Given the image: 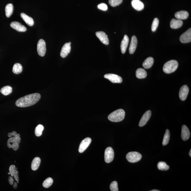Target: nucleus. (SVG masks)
<instances>
[{"mask_svg": "<svg viewBox=\"0 0 191 191\" xmlns=\"http://www.w3.org/2000/svg\"><path fill=\"white\" fill-rule=\"evenodd\" d=\"M41 160L39 157H36L33 160L31 164V168L33 171H36L40 166Z\"/></svg>", "mask_w": 191, "mask_h": 191, "instance_id": "obj_23", "label": "nucleus"}, {"mask_svg": "<svg viewBox=\"0 0 191 191\" xmlns=\"http://www.w3.org/2000/svg\"><path fill=\"white\" fill-rule=\"evenodd\" d=\"M189 92L188 87L187 85H184L181 87L179 92V97L180 100L184 101L187 97Z\"/></svg>", "mask_w": 191, "mask_h": 191, "instance_id": "obj_12", "label": "nucleus"}, {"mask_svg": "<svg viewBox=\"0 0 191 191\" xmlns=\"http://www.w3.org/2000/svg\"><path fill=\"white\" fill-rule=\"evenodd\" d=\"M183 25V22L182 20L179 19H172L170 22L171 27L173 29H178L181 27Z\"/></svg>", "mask_w": 191, "mask_h": 191, "instance_id": "obj_18", "label": "nucleus"}, {"mask_svg": "<svg viewBox=\"0 0 191 191\" xmlns=\"http://www.w3.org/2000/svg\"><path fill=\"white\" fill-rule=\"evenodd\" d=\"M180 40L183 43H188L191 41V29L189 28L182 34L180 37Z\"/></svg>", "mask_w": 191, "mask_h": 191, "instance_id": "obj_9", "label": "nucleus"}, {"mask_svg": "<svg viewBox=\"0 0 191 191\" xmlns=\"http://www.w3.org/2000/svg\"><path fill=\"white\" fill-rule=\"evenodd\" d=\"M21 16L24 21L29 26L31 27L34 25V20L31 17L23 13H21Z\"/></svg>", "mask_w": 191, "mask_h": 191, "instance_id": "obj_20", "label": "nucleus"}, {"mask_svg": "<svg viewBox=\"0 0 191 191\" xmlns=\"http://www.w3.org/2000/svg\"><path fill=\"white\" fill-rule=\"evenodd\" d=\"M11 148L13 149V150H15V151L17 150L19 148V144L13 143H12V144H11Z\"/></svg>", "mask_w": 191, "mask_h": 191, "instance_id": "obj_37", "label": "nucleus"}, {"mask_svg": "<svg viewBox=\"0 0 191 191\" xmlns=\"http://www.w3.org/2000/svg\"><path fill=\"white\" fill-rule=\"evenodd\" d=\"M40 97L41 96L38 93L30 94L18 99L16 102V105L19 107H28L37 103Z\"/></svg>", "mask_w": 191, "mask_h": 191, "instance_id": "obj_1", "label": "nucleus"}, {"mask_svg": "<svg viewBox=\"0 0 191 191\" xmlns=\"http://www.w3.org/2000/svg\"><path fill=\"white\" fill-rule=\"evenodd\" d=\"M44 129V127L42 125H38L36 128L35 130V134L36 136L37 137L41 136Z\"/></svg>", "mask_w": 191, "mask_h": 191, "instance_id": "obj_31", "label": "nucleus"}, {"mask_svg": "<svg viewBox=\"0 0 191 191\" xmlns=\"http://www.w3.org/2000/svg\"><path fill=\"white\" fill-rule=\"evenodd\" d=\"M91 142V139L89 137L85 138L82 141L80 144L79 151L80 153H83L89 146Z\"/></svg>", "mask_w": 191, "mask_h": 191, "instance_id": "obj_8", "label": "nucleus"}, {"mask_svg": "<svg viewBox=\"0 0 191 191\" xmlns=\"http://www.w3.org/2000/svg\"><path fill=\"white\" fill-rule=\"evenodd\" d=\"M8 174H10V172H8Z\"/></svg>", "mask_w": 191, "mask_h": 191, "instance_id": "obj_45", "label": "nucleus"}, {"mask_svg": "<svg viewBox=\"0 0 191 191\" xmlns=\"http://www.w3.org/2000/svg\"><path fill=\"white\" fill-rule=\"evenodd\" d=\"M189 156H190V157H191V149H190V152L189 153Z\"/></svg>", "mask_w": 191, "mask_h": 191, "instance_id": "obj_42", "label": "nucleus"}, {"mask_svg": "<svg viewBox=\"0 0 191 191\" xmlns=\"http://www.w3.org/2000/svg\"><path fill=\"white\" fill-rule=\"evenodd\" d=\"M129 42L128 37L127 35L124 36L121 44V50L122 53L124 54L125 53L127 50Z\"/></svg>", "mask_w": 191, "mask_h": 191, "instance_id": "obj_19", "label": "nucleus"}, {"mask_svg": "<svg viewBox=\"0 0 191 191\" xmlns=\"http://www.w3.org/2000/svg\"><path fill=\"white\" fill-rule=\"evenodd\" d=\"M53 183V180L52 178L50 177H49L44 181L43 183V186L46 188H49V187L52 185V183Z\"/></svg>", "mask_w": 191, "mask_h": 191, "instance_id": "obj_32", "label": "nucleus"}, {"mask_svg": "<svg viewBox=\"0 0 191 191\" xmlns=\"http://www.w3.org/2000/svg\"><path fill=\"white\" fill-rule=\"evenodd\" d=\"M98 7L100 10L106 11L108 9V6L105 3H101L98 5Z\"/></svg>", "mask_w": 191, "mask_h": 191, "instance_id": "obj_36", "label": "nucleus"}, {"mask_svg": "<svg viewBox=\"0 0 191 191\" xmlns=\"http://www.w3.org/2000/svg\"><path fill=\"white\" fill-rule=\"evenodd\" d=\"M104 77L114 83H121L123 82L122 78L118 75L113 74H108L105 75Z\"/></svg>", "mask_w": 191, "mask_h": 191, "instance_id": "obj_7", "label": "nucleus"}, {"mask_svg": "<svg viewBox=\"0 0 191 191\" xmlns=\"http://www.w3.org/2000/svg\"><path fill=\"white\" fill-rule=\"evenodd\" d=\"M37 50L38 53L40 56H44L46 52V42L41 39L39 40L37 44Z\"/></svg>", "mask_w": 191, "mask_h": 191, "instance_id": "obj_5", "label": "nucleus"}, {"mask_svg": "<svg viewBox=\"0 0 191 191\" xmlns=\"http://www.w3.org/2000/svg\"><path fill=\"white\" fill-rule=\"evenodd\" d=\"M190 136V132L188 128L185 125L182 126L181 137L183 141H186L189 139Z\"/></svg>", "mask_w": 191, "mask_h": 191, "instance_id": "obj_16", "label": "nucleus"}, {"mask_svg": "<svg viewBox=\"0 0 191 191\" xmlns=\"http://www.w3.org/2000/svg\"><path fill=\"white\" fill-rule=\"evenodd\" d=\"M96 34L97 37L103 44L107 45L109 44V39L106 33L103 31H99L96 32Z\"/></svg>", "mask_w": 191, "mask_h": 191, "instance_id": "obj_11", "label": "nucleus"}, {"mask_svg": "<svg viewBox=\"0 0 191 191\" xmlns=\"http://www.w3.org/2000/svg\"><path fill=\"white\" fill-rule=\"evenodd\" d=\"M154 60L152 57H149L146 59L143 64V66L144 68L149 69L153 65Z\"/></svg>", "mask_w": 191, "mask_h": 191, "instance_id": "obj_24", "label": "nucleus"}, {"mask_svg": "<svg viewBox=\"0 0 191 191\" xmlns=\"http://www.w3.org/2000/svg\"><path fill=\"white\" fill-rule=\"evenodd\" d=\"M138 40L136 36H132L131 42L130 47H129V52L132 54L134 53L137 46Z\"/></svg>", "mask_w": 191, "mask_h": 191, "instance_id": "obj_15", "label": "nucleus"}, {"mask_svg": "<svg viewBox=\"0 0 191 191\" xmlns=\"http://www.w3.org/2000/svg\"><path fill=\"white\" fill-rule=\"evenodd\" d=\"M159 20L157 18H155L151 25V30L153 31H155L158 26Z\"/></svg>", "mask_w": 191, "mask_h": 191, "instance_id": "obj_33", "label": "nucleus"}, {"mask_svg": "<svg viewBox=\"0 0 191 191\" xmlns=\"http://www.w3.org/2000/svg\"><path fill=\"white\" fill-rule=\"evenodd\" d=\"M110 189L112 191H118V183L116 181L113 182L110 186Z\"/></svg>", "mask_w": 191, "mask_h": 191, "instance_id": "obj_35", "label": "nucleus"}, {"mask_svg": "<svg viewBox=\"0 0 191 191\" xmlns=\"http://www.w3.org/2000/svg\"><path fill=\"white\" fill-rule=\"evenodd\" d=\"M22 67L20 64H15L13 66V73L15 74H19L21 73L22 71Z\"/></svg>", "mask_w": 191, "mask_h": 191, "instance_id": "obj_28", "label": "nucleus"}, {"mask_svg": "<svg viewBox=\"0 0 191 191\" xmlns=\"http://www.w3.org/2000/svg\"><path fill=\"white\" fill-rule=\"evenodd\" d=\"M71 50V46L68 43H66L62 48L60 55L62 58H65L70 53Z\"/></svg>", "mask_w": 191, "mask_h": 191, "instance_id": "obj_14", "label": "nucleus"}, {"mask_svg": "<svg viewBox=\"0 0 191 191\" xmlns=\"http://www.w3.org/2000/svg\"><path fill=\"white\" fill-rule=\"evenodd\" d=\"M19 183V182H18V181H17V183Z\"/></svg>", "mask_w": 191, "mask_h": 191, "instance_id": "obj_46", "label": "nucleus"}, {"mask_svg": "<svg viewBox=\"0 0 191 191\" xmlns=\"http://www.w3.org/2000/svg\"><path fill=\"white\" fill-rule=\"evenodd\" d=\"M114 151L111 147H108L105 150V160L107 163H110L113 161L114 158Z\"/></svg>", "mask_w": 191, "mask_h": 191, "instance_id": "obj_6", "label": "nucleus"}, {"mask_svg": "<svg viewBox=\"0 0 191 191\" xmlns=\"http://www.w3.org/2000/svg\"><path fill=\"white\" fill-rule=\"evenodd\" d=\"M136 77L139 79H143L147 76L146 71L142 68L138 69L136 70Z\"/></svg>", "mask_w": 191, "mask_h": 191, "instance_id": "obj_25", "label": "nucleus"}, {"mask_svg": "<svg viewBox=\"0 0 191 191\" xmlns=\"http://www.w3.org/2000/svg\"><path fill=\"white\" fill-rule=\"evenodd\" d=\"M178 66V62L175 60H171L165 63L163 70L165 73L170 74L175 72Z\"/></svg>", "mask_w": 191, "mask_h": 191, "instance_id": "obj_3", "label": "nucleus"}, {"mask_svg": "<svg viewBox=\"0 0 191 191\" xmlns=\"http://www.w3.org/2000/svg\"><path fill=\"white\" fill-rule=\"evenodd\" d=\"M151 115V113L150 111H147L145 113L139 121V126L140 127H142L147 124L149 120Z\"/></svg>", "mask_w": 191, "mask_h": 191, "instance_id": "obj_10", "label": "nucleus"}, {"mask_svg": "<svg viewBox=\"0 0 191 191\" xmlns=\"http://www.w3.org/2000/svg\"><path fill=\"white\" fill-rule=\"evenodd\" d=\"M189 16V13L186 11H180L177 12L175 14V17L180 20L187 19Z\"/></svg>", "mask_w": 191, "mask_h": 191, "instance_id": "obj_22", "label": "nucleus"}, {"mask_svg": "<svg viewBox=\"0 0 191 191\" xmlns=\"http://www.w3.org/2000/svg\"><path fill=\"white\" fill-rule=\"evenodd\" d=\"M12 90H13L11 86H7L1 88V92L3 95L7 96L11 94Z\"/></svg>", "mask_w": 191, "mask_h": 191, "instance_id": "obj_27", "label": "nucleus"}, {"mask_svg": "<svg viewBox=\"0 0 191 191\" xmlns=\"http://www.w3.org/2000/svg\"><path fill=\"white\" fill-rule=\"evenodd\" d=\"M8 180L9 182V183L10 185H12L13 184V183H14V180H13V179L11 176L9 177Z\"/></svg>", "mask_w": 191, "mask_h": 191, "instance_id": "obj_38", "label": "nucleus"}, {"mask_svg": "<svg viewBox=\"0 0 191 191\" xmlns=\"http://www.w3.org/2000/svg\"><path fill=\"white\" fill-rule=\"evenodd\" d=\"M11 134L12 136H15L16 134H17V132L15 131H13L11 132Z\"/></svg>", "mask_w": 191, "mask_h": 191, "instance_id": "obj_40", "label": "nucleus"}, {"mask_svg": "<svg viewBox=\"0 0 191 191\" xmlns=\"http://www.w3.org/2000/svg\"><path fill=\"white\" fill-rule=\"evenodd\" d=\"M142 157L141 154L136 151L130 152L128 153L126 156L128 161L131 163H135L139 161Z\"/></svg>", "mask_w": 191, "mask_h": 191, "instance_id": "obj_4", "label": "nucleus"}, {"mask_svg": "<svg viewBox=\"0 0 191 191\" xmlns=\"http://www.w3.org/2000/svg\"><path fill=\"white\" fill-rule=\"evenodd\" d=\"M68 43L69 44H70V45L71 44V43L70 42H69Z\"/></svg>", "mask_w": 191, "mask_h": 191, "instance_id": "obj_44", "label": "nucleus"}, {"mask_svg": "<svg viewBox=\"0 0 191 191\" xmlns=\"http://www.w3.org/2000/svg\"><path fill=\"white\" fill-rule=\"evenodd\" d=\"M8 136L9 137H11L12 136L11 133H9L8 134Z\"/></svg>", "mask_w": 191, "mask_h": 191, "instance_id": "obj_41", "label": "nucleus"}, {"mask_svg": "<svg viewBox=\"0 0 191 191\" xmlns=\"http://www.w3.org/2000/svg\"><path fill=\"white\" fill-rule=\"evenodd\" d=\"M170 139V132L168 129H167L164 137L163 141H162V145H167L169 142Z\"/></svg>", "mask_w": 191, "mask_h": 191, "instance_id": "obj_29", "label": "nucleus"}, {"mask_svg": "<svg viewBox=\"0 0 191 191\" xmlns=\"http://www.w3.org/2000/svg\"><path fill=\"white\" fill-rule=\"evenodd\" d=\"M17 183L15 182L14 184L13 185V187L14 189H16L17 188Z\"/></svg>", "mask_w": 191, "mask_h": 191, "instance_id": "obj_39", "label": "nucleus"}, {"mask_svg": "<svg viewBox=\"0 0 191 191\" xmlns=\"http://www.w3.org/2000/svg\"><path fill=\"white\" fill-rule=\"evenodd\" d=\"M9 171L11 176L14 177L16 181H19V172L16 170L15 166L14 165H11L9 168Z\"/></svg>", "mask_w": 191, "mask_h": 191, "instance_id": "obj_21", "label": "nucleus"}, {"mask_svg": "<svg viewBox=\"0 0 191 191\" xmlns=\"http://www.w3.org/2000/svg\"><path fill=\"white\" fill-rule=\"evenodd\" d=\"M10 26L19 32H25L27 30V28L24 25L17 21L12 22L10 24Z\"/></svg>", "mask_w": 191, "mask_h": 191, "instance_id": "obj_13", "label": "nucleus"}, {"mask_svg": "<svg viewBox=\"0 0 191 191\" xmlns=\"http://www.w3.org/2000/svg\"><path fill=\"white\" fill-rule=\"evenodd\" d=\"M13 5L12 4H7L5 7V15L7 17H9L13 12Z\"/></svg>", "mask_w": 191, "mask_h": 191, "instance_id": "obj_26", "label": "nucleus"}, {"mask_svg": "<svg viewBox=\"0 0 191 191\" xmlns=\"http://www.w3.org/2000/svg\"><path fill=\"white\" fill-rule=\"evenodd\" d=\"M132 7L137 11H141L144 8V5L140 0H132L131 2Z\"/></svg>", "mask_w": 191, "mask_h": 191, "instance_id": "obj_17", "label": "nucleus"}, {"mask_svg": "<svg viewBox=\"0 0 191 191\" xmlns=\"http://www.w3.org/2000/svg\"><path fill=\"white\" fill-rule=\"evenodd\" d=\"M123 2V0H109V3L111 6L113 7H116Z\"/></svg>", "mask_w": 191, "mask_h": 191, "instance_id": "obj_34", "label": "nucleus"}, {"mask_svg": "<svg viewBox=\"0 0 191 191\" xmlns=\"http://www.w3.org/2000/svg\"><path fill=\"white\" fill-rule=\"evenodd\" d=\"M157 168L159 170L162 171H167L169 169V166L164 162H160L157 164Z\"/></svg>", "mask_w": 191, "mask_h": 191, "instance_id": "obj_30", "label": "nucleus"}, {"mask_svg": "<svg viewBox=\"0 0 191 191\" xmlns=\"http://www.w3.org/2000/svg\"><path fill=\"white\" fill-rule=\"evenodd\" d=\"M125 114V112L124 110L119 109L109 114L108 116V119L111 121L118 122L124 120Z\"/></svg>", "mask_w": 191, "mask_h": 191, "instance_id": "obj_2", "label": "nucleus"}, {"mask_svg": "<svg viewBox=\"0 0 191 191\" xmlns=\"http://www.w3.org/2000/svg\"><path fill=\"white\" fill-rule=\"evenodd\" d=\"M150 191H160V190H156V189H154V190H150Z\"/></svg>", "mask_w": 191, "mask_h": 191, "instance_id": "obj_43", "label": "nucleus"}]
</instances>
